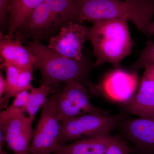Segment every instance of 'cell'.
<instances>
[{
	"mask_svg": "<svg viewBox=\"0 0 154 154\" xmlns=\"http://www.w3.org/2000/svg\"><path fill=\"white\" fill-rule=\"evenodd\" d=\"M41 115L33 130L30 154H51L59 146L60 123L57 119L54 105L48 99L42 106Z\"/></svg>",
	"mask_w": 154,
	"mask_h": 154,
	"instance_id": "obj_7",
	"label": "cell"
},
{
	"mask_svg": "<svg viewBox=\"0 0 154 154\" xmlns=\"http://www.w3.org/2000/svg\"><path fill=\"white\" fill-rule=\"evenodd\" d=\"M0 53L4 62L18 68L33 72V69L36 67L35 57L19 38H9L1 33Z\"/></svg>",
	"mask_w": 154,
	"mask_h": 154,
	"instance_id": "obj_12",
	"label": "cell"
},
{
	"mask_svg": "<svg viewBox=\"0 0 154 154\" xmlns=\"http://www.w3.org/2000/svg\"><path fill=\"white\" fill-rule=\"evenodd\" d=\"M127 137L147 154H154V118L140 117L128 120L123 125Z\"/></svg>",
	"mask_w": 154,
	"mask_h": 154,
	"instance_id": "obj_11",
	"label": "cell"
},
{
	"mask_svg": "<svg viewBox=\"0 0 154 154\" xmlns=\"http://www.w3.org/2000/svg\"><path fill=\"white\" fill-rule=\"evenodd\" d=\"M1 68L5 69L6 73L5 91L0 99L1 109L8 108L10 99L15 97L24 91H29L33 88V72L18 68L13 65L3 62Z\"/></svg>",
	"mask_w": 154,
	"mask_h": 154,
	"instance_id": "obj_13",
	"label": "cell"
},
{
	"mask_svg": "<svg viewBox=\"0 0 154 154\" xmlns=\"http://www.w3.org/2000/svg\"><path fill=\"white\" fill-rule=\"evenodd\" d=\"M29 96L30 93L28 92V91H22L15 97L14 102L9 107L22 110L27 105L29 100Z\"/></svg>",
	"mask_w": 154,
	"mask_h": 154,
	"instance_id": "obj_22",
	"label": "cell"
},
{
	"mask_svg": "<svg viewBox=\"0 0 154 154\" xmlns=\"http://www.w3.org/2000/svg\"><path fill=\"white\" fill-rule=\"evenodd\" d=\"M60 30L56 24L49 6L41 3L34 9L14 35V38L24 42L28 39L39 40Z\"/></svg>",
	"mask_w": 154,
	"mask_h": 154,
	"instance_id": "obj_9",
	"label": "cell"
},
{
	"mask_svg": "<svg viewBox=\"0 0 154 154\" xmlns=\"http://www.w3.org/2000/svg\"><path fill=\"white\" fill-rule=\"evenodd\" d=\"M35 116L27 117L18 108L8 107L0 113V130L14 154H30L33 137L32 124Z\"/></svg>",
	"mask_w": 154,
	"mask_h": 154,
	"instance_id": "obj_6",
	"label": "cell"
},
{
	"mask_svg": "<svg viewBox=\"0 0 154 154\" xmlns=\"http://www.w3.org/2000/svg\"><path fill=\"white\" fill-rule=\"evenodd\" d=\"M80 23L105 19H122L133 23L148 38L154 14V0H74Z\"/></svg>",
	"mask_w": 154,
	"mask_h": 154,
	"instance_id": "obj_2",
	"label": "cell"
},
{
	"mask_svg": "<svg viewBox=\"0 0 154 154\" xmlns=\"http://www.w3.org/2000/svg\"><path fill=\"white\" fill-rule=\"evenodd\" d=\"M5 137L2 131L0 130V154H8L3 150V146L5 143Z\"/></svg>",
	"mask_w": 154,
	"mask_h": 154,
	"instance_id": "obj_25",
	"label": "cell"
},
{
	"mask_svg": "<svg viewBox=\"0 0 154 154\" xmlns=\"http://www.w3.org/2000/svg\"><path fill=\"white\" fill-rule=\"evenodd\" d=\"M149 33L151 36L154 35V21L151 23L150 25Z\"/></svg>",
	"mask_w": 154,
	"mask_h": 154,
	"instance_id": "obj_26",
	"label": "cell"
},
{
	"mask_svg": "<svg viewBox=\"0 0 154 154\" xmlns=\"http://www.w3.org/2000/svg\"><path fill=\"white\" fill-rule=\"evenodd\" d=\"M129 147L125 143L117 137L105 154H129Z\"/></svg>",
	"mask_w": 154,
	"mask_h": 154,
	"instance_id": "obj_21",
	"label": "cell"
},
{
	"mask_svg": "<svg viewBox=\"0 0 154 154\" xmlns=\"http://www.w3.org/2000/svg\"><path fill=\"white\" fill-rule=\"evenodd\" d=\"M127 116L125 113L114 116L92 113L60 122L58 143L63 145L72 141L109 134Z\"/></svg>",
	"mask_w": 154,
	"mask_h": 154,
	"instance_id": "obj_4",
	"label": "cell"
},
{
	"mask_svg": "<svg viewBox=\"0 0 154 154\" xmlns=\"http://www.w3.org/2000/svg\"><path fill=\"white\" fill-rule=\"evenodd\" d=\"M122 106L126 113L140 117L154 118V94L138 92L122 103Z\"/></svg>",
	"mask_w": 154,
	"mask_h": 154,
	"instance_id": "obj_17",
	"label": "cell"
},
{
	"mask_svg": "<svg viewBox=\"0 0 154 154\" xmlns=\"http://www.w3.org/2000/svg\"><path fill=\"white\" fill-rule=\"evenodd\" d=\"M6 81L2 72L0 73V99L2 98L6 89Z\"/></svg>",
	"mask_w": 154,
	"mask_h": 154,
	"instance_id": "obj_24",
	"label": "cell"
},
{
	"mask_svg": "<svg viewBox=\"0 0 154 154\" xmlns=\"http://www.w3.org/2000/svg\"><path fill=\"white\" fill-rule=\"evenodd\" d=\"M11 0H0V22L1 25L5 24L9 14Z\"/></svg>",
	"mask_w": 154,
	"mask_h": 154,
	"instance_id": "obj_23",
	"label": "cell"
},
{
	"mask_svg": "<svg viewBox=\"0 0 154 154\" xmlns=\"http://www.w3.org/2000/svg\"><path fill=\"white\" fill-rule=\"evenodd\" d=\"M127 22L122 19L96 20L89 28L88 40L96 57L95 67L106 63L118 67L130 54L133 43Z\"/></svg>",
	"mask_w": 154,
	"mask_h": 154,
	"instance_id": "obj_3",
	"label": "cell"
},
{
	"mask_svg": "<svg viewBox=\"0 0 154 154\" xmlns=\"http://www.w3.org/2000/svg\"><path fill=\"white\" fill-rule=\"evenodd\" d=\"M138 92L154 94V63L145 67Z\"/></svg>",
	"mask_w": 154,
	"mask_h": 154,
	"instance_id": "obj_20",
	"label": "cell"
},
{
	"mask_svg": "<svg viewBox=\"0 0 154 154\" xmlns=\"http://www.w3.org/2000/svg\"><path fill=\"white\" fill-rule=\"evenodd\" d=\"M89 28L71 22L61 28L57 35L50 38L48 47L61 55L81 60L83 45L88 40Z\"/></svg>",
	"mask_w": 154,
	"mask_h": 154,
	"instance_id": "obj_8",
	"label": "cell"
},
{
	"mask_svg": "<svg viewBox=\"0 0 154 154\" xmlns=\"http://www.w3.org/2000/svg\"><path fill=\"white\" fill-rule=\"evenodd\" d=\"M49 6L57 27L61 29L69 23H81L74 0H45Z\"/></svg>",
	"mask_w": 154,
	"mask_h": 154,
	"instance_id": "obj_16",
	"label": "cell"
},
{
	"mask_svg": "<svg viewBox=\"0 0 154 154\" xmlns=\"http://www.w3.org/2000/svg\"><path fill=\"white\" fill-rule=\"evenodd\" d=\"M152 63H154V42L149 40L138 59L131 66V68L133 70L138 72Z\"/></svg>",
	"mask_w": 154,
	"mask_h": 154,
	"instance_id": "obj_19",
	"label": "cell"
},
{
	"mask_svg": "<svg viewBox=\"0 0 154 154\" xmlns=\"http://www.w3.org/2000/svg\"><path fill=\"white\" fill-rule=\"evenodd\" d=\"M117 137L102 135L75 141L69 144L59 145L53 154H105Z\"/></svg>",
	"mask_w": 154,
	"mask_h": 154,
	"instance_id": "obj_14",
	"label": "cell"
},
{
	"mask_svg": "<svg viewBox=\"0 0 154 154\" xmlns=\"http://www.w3.org/2000/svg\"><path fill=\"white\" fill-rule=\"evenodd\" d=\"M126 1H129V0H126Z\"/></svg>",
	"mask_w": 154,
	"mask_h": 154,
	"instance_id": "obj_27",
	"label": "cell"
},
{
	"mask_svg": "<svg viewBox=\"0 0 154 154\" xmlns=\"http://www.w3.org/2000/svg\"><path fill=\"white\" fill-rule=\"evenodd\" d=\"M45 0H11L9 10V27L5 36L14 38L19 27L37 6Z\"/></svg>",
	"mask_w": 154,
	"mask_h": 154,
	"instance_id": "obj_15",
	"label": "cell"
},
{
	"mask_svg": "<svg viewBox=\"0 0 154 154\" xmlns=\"http://www.w3.org/2000/svg\"><path fill=\"white\" fill-rule=\"evenodd\" d=\"M24 42L36 58V66L40 70L42 76L41 84H47L53 89L62 83L66 85L74 81L85 86L94 95L101 93L100 85H94L90 81L89 75L95 66L86 58L78 60L66 57L50 49L39 40Z\"/></svg>",
	"mask_w": 154,
	"mask_h": 154,
	"instance_id": "obj_1",
	"label": "cell"
},
{
	"mask_svg": "<svg viewBox=\"0 0 154 154\" xmlns=\"http://www.w3.org/2000/svg\"><path fill=\"white\" fill-rule=\"evenodd\" d=\"M55 92L57 91L46 84H41L38 88L33 87L30 90L28 103L21 110L23 113H28L29 116H35L38 110L42 107L48 99V96Z\"/></svg>",
	"mask_w": 154,
	"mask_h": 154,
	"instance_id": "obj_18",
	"label": "cell"
},
{
	"mask_svg": "<svg viewBox=\"0 0 154 154\" xmlns=\"http://www.w3.org/2000/svg\"><path fill=\"white\" fill-rule=\"evenodd\" d=\"M139 82L137 71H127L117 67L102 80L101 93L112 101L122 104L134 96Z\"/></svg>",
	"mask_w": 154,
	"mask_h": 154,
	"instance_id": "obj_10",
	"label": "cell"
},
{
	"mask_svg": "<svg viewBox=\"0 0 154 154\" xmlns=\"http://www.w3.org/2000/svg\"><path fill=\"white\" fill-rule=\"evenodd\" d=\"M90 98L88 88L72 81L48 99L54 105L57 119L60 122L87 113L107 114L106 111L92 105Z\"/></svg>",
	"mask_w": 154,
	"mask_h": 154,
	"instance_id": "obj_5",
	"label": "cell"
}]
</instances>
